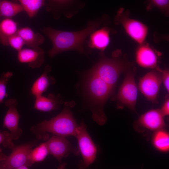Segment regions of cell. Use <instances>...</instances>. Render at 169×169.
I'll list each match as a JSON object with an SVG mask.
<instances>
[{"label": "cell", "mask_w": 169, "mask_h": 169, "mask_svg": "<svg viewBox=\"0 0 169 169\" xmlns=\"http://www.w3.org/2000/svg\"><path fill=\"white\" fill-rule=\"evenodd\" d=\"M108 17L104 15L101 17L89 21L84 29L77 31H66L54 29L51 27L45 28L42 30L51 40L52 48L48 52L53 58L61 52L75 50L84 53L83 44L86 38L100 26L108 21Z\"/></svg>", "instance_id": "obj_1"}, {"label": "cell", "mask_w": 169, "mask_h": 169, "mask_svg": "<svg viewBox=\"0 0 169 169\" xmlns=\"http://www.w3.org/2000/svg\"><path fill=\"white\" fill-rule=\"evenodd\" d=\"M85 88L93 119L98 125H103L107 121L104 107L114 88L91 71L86 82Z\"/></svg>", "instance_id": "obj_2"}, {"label": "cell", "mask_w": 169, "mask_h": 169, "mask_svg": "<svg viewBox=\"0 0 169 169\" xmlns=\"http://www.w3.org/2000/svg\"><path fill=\"white\" fill-rule=\"evenodd\" d=\"M72 104L67 102L62 110L49 120H44L30 128L31 132L37 138H41L46 133L64 137L75 136L79 125L71 110Z\"/></svg>", "instance_id": "obj_3"}, {"label": "cell", "mask_w": 169, "mask_h": 169, "mask_svg": "<svg viewBox=\"0 0 169 169\" xmlns=\"http://www.w3.org/2000/svg\"><path fill=\"white\" fill-rule=\"evenodd\" d=\"M115 52L112 58L103 56L93 68L91 71L114 88L120 74L126 69L124 61Z\"/></svg>", "instance_id": "obj_4"}, {"label": "cell", "mask_w": 169, "mask_h": 169, "mask_svg": "<svg viewBox=\"0 0 169 169\" xmlns=\"http://www.w3.org/2000/svg\"><path fill=\"white\" fill-rule=\"evenodd\" d=\"M129 11L120 8L115 17V24H120L127 35L139 45L144 43L147 35L148 28L142 22L130 18Z\"/></svg>", "instance_id": "obj_5"}, {"label": "cell", "mask_w": 169, "mask_h": 169, "mask_svg": "<svg viewBox=\"0 0 169 169\" xmlns=\"http://www.w3.org/2000/svg\"><path fill=\"white\" fill-rule=\"evenodd\" d=\"M75 137L77 139L82 158L79 167L81 168H87L95 161L97 149L83 121L79 125Z\"/></svg>", "instance_id": "obj_6"}, {"label": "cell", "mask_w": 169, "mask_h": 169, "mask_svg": "<svg viewBox=\"0 0 169 169\" xmlns=\"http://www.w3.org/2000/svg\"><path fill=\"white\" fill-rule=\"evenodd\" d=\"M34 143L15 146L10 154L0 161V169H18L22 166H32L33 164L31 159L30 153Z\"/></svg>", "instance_id": "obj_7"}, {"label": "cell", "mask_w": 169, "mask_h": 169, "mask_svg": "<svg viewBox=\"0 0 169 169\" xmlns=\"http://www.w3.org/2000/svg\"><path fill=\"white\" fill-rule=\"evenodd\" d=\"M137 95V88L134 74L131 72H127L116 96L118 103L135 111Z\"/></svg>", "instance_id": "obj_8"}, {"label": "cell", "mask_w": 169, "mask_h": 169, "mask_svg": "<svg viewBox=\"0 0 169 169\" xmlns=\"http://www.w3.org/2000/svg\"><path fill=\"white\" fill-rule=\"evenodd\" d=\"M161 82V74L158 71L152 70L140 79L139 88L147 100L155 103Z\"/></svg>", "instance_id": "obj_9"}, {"label": "cell", "mask_w": 169, "mask_h": 169, "mask_svg": "<svg viewBox=\"0 0 169 169\" xmlns=\"http://www.w3.org/2000/svg\"><path fill=\"white\" fill-rule=\"evenodd\" d=\"M164 117L160 109L149 110L140 115L135 122V128L137 131L147 130L154 132L164 129L166 126Z\"/></svg>", "instance_id": "obj_10"}, {"label": "cell", "mask_w": 169, "mask_h": 169, "mask_svg": "<svg viewBox=\"0 0 169 169\" xmlns=\"http://www.w3.org/2000/svg\"><path fill=\"white\" fill-rule=\"evenodd\" d=\"M8 110L4 116L3 127L9 130L13 140H17L23 133L18 126L19 115L17 106L18 101L15 98L7 100L5 102Z\"/></svg>", "instance_id": "obj_11"}, {"label": "cell", "mask_w": 169, "mask_h": 169, "mask_svg": "<svg viewBox=\"0 0 169 169\" xmlns=\"http://www.w3.org/2000/svg\"><path fill=\"white\" fill-rule=\"evenodd\" d=\"M65 137L54 135L46 142L49 153L57 159L61 167L62 159L67 156L72 150L70 143Z\"/></svg>", "instance_id": "obj_12"}, {"label": "cell", "mask_w": 169, "mask_h": 169, "mask_svg": "<svg viewBox=\"0 0 169 169\" xmlns=\"http://www.w3.org/2000/svg\"><path fill=\"white\" fill-rule=\"evenodd\" d=\"M18 59L21 63L27 64L32 69L40 68L44 61V52L39 47L22 49L18 52Z\"/></svg>", "instance_id": "obj_13"}, {"label": "cell", "mask_w": 169, "mask_h": 169, "mask_svg": "<svg viewBox=\"0 0 169 169\" xmlns=\"http://www.w3.org/2000/svg\"><path fill=\"white\" fill-rule=\"evenodd\" d=\"M136 60L141 66L154 68L157 66L158 57L155 51L145 42L139 45L135 53Z\"/></svg>", "instance_id": "obj_14"}, {"label": "cell", "mask_w": 169, "mask_h": 169, "mask_svg": "<svg viewBox=\"0 0 169 169\" xmlns=\"http://www.w3.org/2000/svg\"><path fill=\"white\" fill-rule=\"evenodd\" d=\"M110 29L106 27L94 31L90 35L88 46L90 48L104 51L110 43Z\"/></svg>", "instance_id": "obj_15"}, {"label": "cell", "mask_w": 169, "mask_h": 169, "mask_svg": "<svg viewBox=\"0 0 169 169\" xmlns=\"http://www.w3.org/2000/svg\"><path fill=\"white\" fill-rule=\"evenodd\" d=\"M35 98L34 108L43 112H50L56 110L63 102L59 95L49 94L47 97L42 95Z\"/></svg>", "instance_id": "obj_16"}, {"label": "cell", "mask_w": 169, "mask_h": 169, "mask_svg": "<svg viewBox=\"0 0 169 169\" xmlns=\"http://www.w3.org/2000/svg\"><path fill=\"white\" fill-rule=\"evenodd\" d=\"M51 70V67L49 65H46L42 74L33 84L30 91L32 95L35 97L42 95L50 84L55 83L54 78L48 75Z\"/></svg>", "instance_id": "obj_17"}, {"label": "cell", "mask_w": 169, "mask_h": 169, "mask_svg": "<svg viewBox=\"0 0 169 169\" xmlns=\"http://www.w3.org/2000/svg\"><path fill=\"white\" fill-rule=\"evenodd\" d=\"M17 33L22 38L25 44L31 48L39 47L44 41L43 36L39 33H35L28 27L18 29Z\"/></svg>", "instance_id": "obj_18"}, {"label": "cell", "mask_w": 169, "mask_h": 169, "mask_svg": "<svg viewBox=\"0 0 169 169\" xmlns=\"http://www.w3.org/2000/svg\"><path fill=\"white\" fill-rule=\"evenodd\" d=\"M18 24L10 18H6L0 22V42L8 46L9 38L17 33Z\"/></svg>", "instance_id": "obj_19"}, {"label": "cell", "mask_w": 169, "mask_h": 169, "mask_svg": "<svg viewBox=\"0 0 169 169\" xmlns=\"http://www.w3.org/2000/svg\"><path fill=\"white\" fill-rule=\"evenodd\" d=\"M154 147L162 153L169 151V134L164 129L154 131L151 140Z\"/></svg>", "instance_id": "obj_20"}, {"label": "cell", "mask_w": 169, "mask_h": 169, "mask_svg": "<svg viewBox=\"0 0 169 169\" xmlns=\"http://www.w3.org/2000/svg\"><path fill=\"white\" fill-rule=\"evenodd\" d=\"M23 11L20 4L7 0L0 2V16L6 18L12 17Z\"/></svg>", "instance_id": "obj_21"}, {"label": "cell", "mask_w": 169, "mask_h": 169, "mask_svg": "<svg viewBox=\"0 0 169 169\" xmlns=\"http://www.w3.org/2000/svg\"><path fill=\"white\" fill-rule=\"evenodd\" d=\"M18 1L30 18L34 17L45 4V0H13Z\"/></svg>", "instance_id": "obj_22"}, {"label": "cell", "mask_w": 169, "mask_h": 169, "mask_svg": "<svg viewBox=\"0 0 169 169\" xmlns=\"http://www.w3.org/2000/svg\"><path fill=\"white\" fill-rule=\"evenodd\" d=\"M49 153L46 142L40 144L31 151V160L33 163L42 161L44 160Z\"/></svg>", "instance_id": "obj_23"}, {"label": "cell", "mask_w": 169, "mask_h": 169, "mask_svg": "<svg viewBox=\"0 0 169 169\" xmlns=\"http://www.w3.org/2000/svg\"><path fill=\"white\" fill-rule=\"evenodd\" d=\"M146 7L148 10L156 7L167 16L169 13V0H148Z\"/></svg>", "instance_id": "obj_24"}, {"label": "cell", "mask_w": 169, "mask_h": 169, "mask_svg": "<svg viewBox=\"0 0 169 169\" xmlns=\"http://www.w3.org/2000/svg\"><path fill=\"white\" fill-rule=\"evenodd\" d=\"M13 75V73L8 71L3 72L0 77V104L7 97V85L10 79Z\"/></svg>", "instance_id": "obj_25"}, {"label": "cell", "mask_w": 169, "mask_h": 169, "mask_svg": "<svg viewBox=\"0 0 169 169\" xmlns=\"http://www.w3.org/2000/svg\"><path fill=\"white\" fill-rule=\"evenodd\" d=\"M12 140L10 132L6 131H0V144L4 147L12 150L15 146Z\"/></svg>", "instance_id": "obj_26"}, {"label": "cell", "mask_w": 169, "mask_h": 169, "mask_svg": "<svg viewBox=\"0 0 169 169\" xmlns=\"http://www.w3.org/2000/svg\"><path fill=\"white\" fill-rule=\"evenodd\" d=\"M8 44L18 52L22 49L25 43L22 38L16 33L9 38Z\"/></svg>", "instance_id": "obj_27"}, {"label": "cell", "mask_w": 169, "mask_h": 169, "mask_svg": "<svg viewBox=\"0 0 169 169\" xmlns=\"http://www.w3.org/2000/svg\"><path fill=\"white\" fill-rule=\"evenodd\" d=\"M162 81L163 82L164 86L169 93V71L166 69L162 71L161 73Z\"/></svg>", "instance_id": "obj_28"}, {"label": "cell", "mask_w": 169, "mask_h": 169, "mask_svg": "<svg viewBox=\"0 0 169 169\" xmlns=\"http://www.w3.org/2000/svg\"><path fill=\"white\" fill-rule=\"evenodd\" d=\"M73 0H49L50 6H63L70 3Z\"/></svg>", "instance_id": "obj_29"}, {"label": "cell", "mask_w": 169, "mask_h": 169, "mask_svg": "<svg viewBox=\"0 0 169 169\" xmlns=\"http://www.w3.org/2000/svg\"><path fill=\"white\" fill-rule=\"evenodd\" d=\"M160 111L164 116H168L169 115V99L167 98L165 100Z\"/></svg>", "instance_id": "obj_30"}, {"label": "cell", "mask_w": 169, "mask_h": 169, "mask_svg": "<svg viewBox=\"0 0 169 169\" xmlns=\"http://www.w3.org/2000/svg\"><path fill=\"white\" fill-rule=\"evenodd\" d=\"M7 156V155L3 153L2 149L0 147V161L5 160Z\"/></svg>", "instance_id": "obj_31"}]
</instances>
